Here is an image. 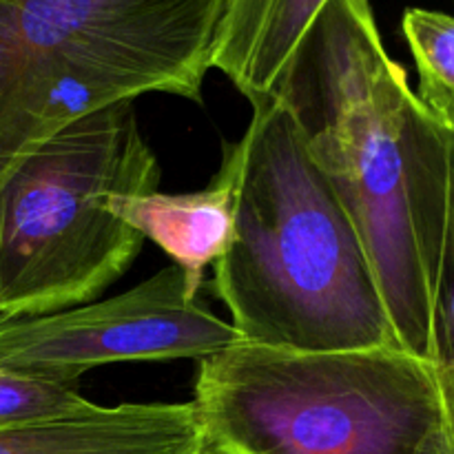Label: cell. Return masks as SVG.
I'll use <instances>...</instances> for the list:
<instances>
[{"mask_svg":"<svg viewBox=\"0 0 454 454\" xmlns=\"http://www.w3.org/2000/svg\"><path fill=\"white\" fill-rule=\"evenodd\" d=\"M242 341L198 300L180 266L100 301L47 315H0V368L78 384L118 362L204 359Z\"/></svg>","mask_w":454,"mask_h":454,"instance_id":"5","label":"cell"},{"mask_svg":"<svg viewBox=\"0 0 454 454\" xmlns=\"http://www.w3.org/2000/svg\"><path fill=\"white\" fill-rule=\"evenodd\" d=\"M402 31L419 74L417 96L454 133V16L412 7L403 13Z\"/></svg>","mask_w":454,"mask_h":454,"instance_id":"9","label":"cell"},{"mask_svg":"<svg viewBox=\"0 0 454 454\" xmlns=\"http://www.w3.org/2000/svg\"><path fill=\"white\" fill-rule=\"evenodd\" d=\"M160 162L136 100L82 115L22 162L0 195V315L93 301L122 278L142 238L109 198L158 191Z\"/></svg>","mask_w":454,"mask_h":454,"instance_id":"4","label":"cell"},{"mask_svg":"<svg viewBox=\"0 0 454 454\" xmlns=\"http://www.w3.org/2000/svg\"><path fill=\"white\" fill-rule=\"evenodd\" d=\"M278 96L362 235L399 346L430 362L452 133L386 51L371 0H328Z\"/></svg>","mask_w":454,"mask_h":454,"instance_id":"1","label":"cell"},{"mask_svg":"<svg viewBox=\"0 0 454 454\" xmlns=\"http://www.w3.org/2000/svg\"><path fill=\"white\" fill-rule=\"evenodd\" d=\"M430 364L442 399L446 448L448 454H454V133L450 136V207H448L442 269L434 291Z\"/></svg>","mask_w":454,"mask_h":454,"instance_id":"10","label":"cell"},{"mask_svg":"<svg viewBox=\"0 0 454 454\" xmlns=\"http://www.w3.org/2000/svg\"><path fill=\"white\" fill-rule=\"evenodd\" d=\"M328 0H224L213 69L253 106L278 96L301 40Z\"/></svg>","mask_w":454,"mask_h":454,"instance_id":"8","label":"cell"},{"mask_svg":"<svg viewBox=\"0 0 454 454\" xmlns=\"http://www.w3.org/2000/svg\"><path fill=\"white\" fill-rule=\"evenodd\" d=\"M207 454H434L433 364L402 346L293 350L238 341L200 359Z\"/></svg>","mask_w":454,"mask_h":454,"instance_id":"3","label":"cell"},{"mask_svg":"<svg viewBox=\"0 0 454 454\" xmlns=\"http://www.w3.org/2000/svg\"><path fill=\"white\" fill-rule=\"evenodd\" d=\"M0 454H207L193 402L98 406L0 430Z\"/></svg>","mask_w":454,"mask_h":454,"instance_id":"6","label":"cell"},{"mask_svg":"<svg viewBox=\"0 0 454 454\" xmlns=\"http://www.w3.org/2000/svg\"><path fill=\"white\" fill-rule=\"evenodd\" d=\"M238 177L239 149L238 142H231L224 145L220 171L204 189L193 193L114 195L109 208L142 238L162 248L198 295L207 266L215 264L233 242Z\"/></svg>","mask_w":454,"mask_h":454,"instance_id":"7","label":"cell"},{"mask_svg":"<svg viewBox=\"0 0 454 454\" xmlns=\"http://www.w3.org/2000/svg\"><path fill=\"white\" fill-rule=\"evenodd\" d=\"M91 406L93 402L80 395L78 384H60L0 368V430L78 415Z\"/></svg>","mask_w":454,"mask_h":454,"instance_id":"11","label":"cell"},{"mask_svg":"<svg viewBox=\"0 0 454 454\" xmlns=\"http://www.w3.org/2000/svg\"><path fill=\"white\" fill-rule=\"evenodd\" d=\"M229 251L213 286L244 341L293 350L399 346L364 239L279 96L238 140Z\"/></svg>","mask_w":454,"mask_h":454,"instance_id":"2","label":"cell"},{"mask_svg":"<svg viewBox=\"0 0 454 454\" xmlns=\"http://www.w3.org/2000/svg\"><path fill=\"white\" fill-rule=\"evenodd\" d=\"M434 454H448V448H446V437H443V443H442V446L437 448V452H434Z\"/></svg>","mask_w":454,"mask_h":454,"instance_id":"12","label":"cell"}]
</instances>
